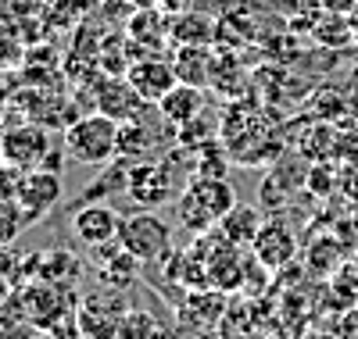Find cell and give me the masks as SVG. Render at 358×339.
<instances>
[{
    "label": "cell",
    "mask_w": 358,
    "mask_h": 339,
    "mask_svg": "<svg viewBox=\"0 0 358 339\" xmlns=\"http://www.w3.org/2000/svg\"><path fill=\"white\" fill-rule=\"evenodd\" d=\"M262 225H265V218L258 214V207H233L219 222V232L229 246H248V243H255Z\"/></svg>",
    "instance_id": "cell-14"
},
{
    "label": "cell",
    "mask_w": 358,
    "mask_h": 339,
    "mask_svg": "<svg viewBox=\"0 0 358 339\" xmlns=\"http://www.w3.org/2000/svg\"><path fill=\"white\" fill-rule=\"evenodd\" d=\"M172 68H176V79L179 82H190V86H208L212 82V68H215V54L208 43H183L176 47V57H172Z\"/></svg>",
    "instance_id": "cell-10"
},
{
    "label": "cell",
    "mask_w": 358,
    "mask_h": 339,
    "mask_svg": "<svg viewBox=\"0 0 358 339\" xmlns=\"http://www.w3.org/2000/svg\"><path fill=\"white\" fill-rule=\"evenodd\" d=\"M18 229H22V214H18L15 200H0V243L15 239Z\"/></svg>",
    "instance_id": "cell-17"
},
{
    "label": "cell",
    "mask_w": 358,
    "mask_h": 339,
    "mask_svg": "<svg viewBox=\"0 0 358 339\" xmlns=\"http://www.w3.org/2000/svg\"><path fill=\"white\" fill-rule=\"evenodd\" d=\"M0 18H4V4H0Z\"/></svg>",
    "instance_id": "cell-23"
},
{
    "label": "cell",
    "mask_w": 358,
    "mask_h": 339,
    "mask_svg": "<svg viewBox=\"0 0 358 339\" xmlns=\"http://www.w3.org/2000/svg\"><path fill=\"white\" fill-rule=\"evenodd\" d=\"M140 107H147V100L136 93V89L129 86V79L122 82H108L104 93H101V111L115 121H129L140 114Z\"/></svg>",
    "instance_id": "cell-13"
},
{
    "label": "cell",
    "mask_w": 358,
    "mask_h": 339,
    "mask_svg": "<svg viewBox=\"0 0 358 339\" xmlns=\"http://www.w3.org/2000/svg\"><path fill=\"white\" fill-rule=\"evenodd\" d=\"M65 150L76 165H111L118 158V121L104 111L72 118L65 126Z\"/></svg>",
    "instance_id": "cell-1"
},
{
    "label": "cell",
    "mask_w": 358,
    "mask_h": 339,
    "mask_svg": "<svg viewBox=\"0 0 358 339\" xmlns=\"http://www.w3.org/2000/svg\"><path fill=\"white\" fill-rule=\"evenodd\" d=\"M57 200H62V175L57 172H47V168L22 172L18 193H15V207L22 214V225H33V222L47 218Z\"/></svg>",
    "instance_id": "cell-4"
},
{
    "label": "cell",
    "mask_w": 358,
    "mask_h": 339,
    "mask_svg": "<svg viewBox=\"0 0 358 339\" xmlns=\"http://www.w3.org/2000/svg\"><path fill=\"white\" fill-rule=\"evenodd\" d=\"M197 4V0H158V8L165 11V15H183V11H190Z\"/></svg>",
    "instance_id": "cell-20"
},
{
    "label": "cell",
    "mask_w": 358,
    "mask_h": 339,
    "mask_svg": "<svg viewBox=\"0 0 358 339\" xmlns=\"http://www.w3.org/2000/svg\"><path fill=\"white\" fill-rule=\"evenodd\" d=\"M54 339H83V329H79V318L76 315H65L62 322L54 325Z\"/></svg>",
    "instance_id": "cell-18"
},
{
    "label": "cell",
    "mask_w": 358,
    "mask_h": 339,
    "mask_svg": "<svg viewBox=\"0 0 358 339\" xmlns=\"http://www.w3.org/2000/svg\"><path fill=\"white\" fill-rule=\"evenodd\" d=\"M215 40V22L201 15V11H183V15H169V43L183 47V43H212Z\"/></svg>",
    "instance_id": "cell-12"
},
{
    "label": "cell",
    "mask_w": 358,
    "mask_h": 339,
    "mask_svg": "<svg viewBox=\"0 0 358 339\" xmlns=\"http://www.w3.org/2000/svg\"><path fill=\"white\" fill-rule=\"evenodd\" d=\"M0 161H4V146H0Z\"/></svg>",
    "instance_id": "cell-22"
},
{
    "label": "cell",
    "mask_w": 358,
    "mask_h": 339,
    "mask_svg": "<svg viewBox=\"0 0 358 339\" xmlns=\"http://www.w3.org/2000/svg\"><path fill=\"white\" fill-rule=\"evenodd\" d=\"M118 225H122V214L108 204H83L72 218V232L79 243L86 246H101V243H115L118 239Z\"/></svg>",
    "instance_id": "cell-9"
},
{
    "label": "cell",
    "mask_w": 358,
    "mask_h": 339,
    "mask_svg": "<svg viewBox=\"0 0 358 339\" xmlns=\"http://www.w3.org/2000/svg\"><path fill=\"white\" fill-rule=\"evenodd\" d=\"M133 11H147V8H158V0H126Z\"/></svg>",
    "instance_id": "cell-21"
},
{
    "label": "cell",
    "mask_w": 358,
    "mask_h": 339,
    "mask_svg": "<svg viewBox=\"0 0 358 339\" xmlns=\"http://www.w3.org/2000/svg\"><path fill=\"white\" fill-rule=\"evenodd\" d=\"M129 197L140 204V207H147V211H155L158 204H165L172 193H176V186H172V175H169V165L162 161H140L136 168H129Z\"/></svg>",
    "instance_id": "cell-7"
},
{
    "label": "cell",
    "mask_w": 358,
    "mask_h": 339,
    "mask_svg": "<svg viewBox=\"0 0 358 339\" xmlns=\"http://www.w3.org/2000/svg\"><path fill=\"white\" fill-rule=\"evenodd\" d=\"M118 243L140 261H158L169 254V243H172V225L162 218V214L140 207L136 214L122 218L118 225Z\"/></svg>",
    "instance_id": "cell-3"
},
{
    "label": "cell",
    "mask_w": 358,
    "mask_h": 339,
    "mask_svg": "<svg viewBox=\"0 0 358 339\" xmlns=\"http://www.w3.org/2000/svg\"><path fill=\"white\" fill-rule=\"evenodd\" d=\"M158 111L169 126H187L204 111V89L190 86V82H176L169 93L158 100Z\"/></svg>",
    "instance_id": "cell-11"
},
{
    "label": "cell",
    "mask_w": 358,
    "mask_h": 339,
    "mask_svg": "<svg viewBox=\"0 0 358 339\" xmlns=\"http://www.w3.org/2000/svg\"><path fill=\"white\" fill-rule=\"evenodd\" d=\"M233 207H236V193L226 179H197L194 175L187 193L179 197V222L204 232L215 222H222Z\"/></svg>",
    "instance_id": "cell-2"
},
{
    "label": "cell",
    "mask_w": 358,
    "mask_h": 339,
    "mask_svg": "<svg viewBox=\"0 0 358 339\" xmlns=\"http://www.w3.org/2000/svg\"><path fill=\"white\" fill-rule=\"evenodd\" d=\"M326 8V15H355L358 11V0H319Z\"/></svg>",
    "instance_id": "cell-19"
},
{
    "label": "cell",
    "mask_w": 358,
    "mask_h": 339,
    "mask_svg": "<svg viewBox=\"0 0 358 339\" xmlns=\"http://www.w3.org/2000/svg\"><path fill=\"white\" fill-rule=\"evenodd\" d=\"M197 153H201V158H194V175L197 179H226V168H229L226 150H219L215 143H204Z\"/></svg>",
    "instance_id": "cell-15"
},
{
    "label": "cell",
    "mask_w": 358,
    "mask_h": 339,
    "mask_svg": "<svg viewBox=\"0 0 358 339\" xmlns=\"http://www.w3.org/2000/svg\"><path fill=\"white\" fill-rule=\"evenodd\" d=\"M118 339H158V322L147 311H126L118 325Z\"/></svg>",
    "instance_id": "cell-16"
},
{
    "label": "cell",
    "mask_w": 358,
    "mask_h": 339,
    "mask_svg": "<svg viewBox=\"0 0 358 339\" xmlns=\"http://www.w3.org/2000/svg\"><path fill=\"white\" fill-rule=\"evenodd\" d=\"M126 79H129V86L136 89V93L147 100V104H158L169 89L179 82L176 79V68H172V61H165V57H158V54H143V57H136L133 65L126 68Z\"/></svg>",
    "instance_id": "cell-6"
},
{
    "label": "cell",
    "mask_w": 358,
    "mask_h": 339,
    "mask_svg": "<svg viewBox=\"0 0 358 339\" xmlns=\"http://www.w3.org/2000/svg\"><path fill=\"white\" fill-rule=\"evenodd\" d=\"M251 250H255V261L268 271H280L287 268L294 257H297V236L283 225V222H265L251 243Z\"/></svg>",
    "instance_id": "cell-8"
},
{
    "label": "cell",
    "mask_w": 358,
    "mask_h": 339,
    "mask_svg": "<svg viewBox=\"0 0 358 339\" xmlns=\"http://www.w3.org/2000/svg\"><path fill=\"white\" fill-rule=\"evenodd\" d=\"M0 146H4V161L22 168V172H33L43 165V158L50 153V133L47 126H36V121H25V126H11L0 133Z\"/></svg>",
    "instance_id": "cell-5"
}]
</instances>
